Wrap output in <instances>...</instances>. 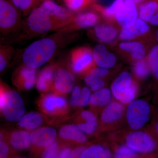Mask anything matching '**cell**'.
Here are the masks:
<instances>
[{"instance_id":"6da1fadb","label":"cell","mask_w":158,"mask_h":158,"mask_svg":"<svg viewBox=\"0 0 158 158\" xmlns=\"http://www.w3.org/2000/svg\"><path fill=\"white\" fill-rule=\"evenodd\" d=\"M57 45L52 38H45L33 42L26 49L23 55L25 65L36 69L43 65L53 56Z\"/></svg>"},{"instance_id":"7a4b0ae2","label":"cell","mask_w":158,"mask_h":158,"mask_svg":"<svg viewBox=\"0 0 158 158\" xmlns=\"http://www.w3.org/2000/svg\"><path fill=\"white\" fill-rule=\"evenodd\" d=\"M0 109L4 118L10 122L19 121L25 112V107L20 95L15 90L6 89L2 84Z\"/></svg>"},{"instance_id":"3957f363","label":"cell","mask_w":158,"mask_h":158,"mask_svg":"<svg viewBox=\"0 0 158 158\" xmlns=\"http://www.w3.org/2000/svg\"><path fill=\"white\" fill-rule=\"evenodd\" d=\"M126 144L137 153L151 154L158 151V137L153 131H134L127 135Z\"/></svg>"},{"instance_id":"277c9868","label":"cell","mask_w":158,"mask_h":158,"mask_svg":"<svg viewBox=\"0 0 158 158\" xmlns=\"http://www.w3.org/2000/svg\"><path fill=\"white\" fill-rule=\"evenodd\" d=\"M111 91L117 101L123 105H127L135 100L138 87L130 73L124 72L113 81Z\"/></svg>"},{"instance_id":"5b68a950","label":"cell","mask_w":158,"mask_h":158,"mask_svg":"<svg viewBox=\"0 0 158 158\" xmlns=\"http://www.w3.org/2000/svg\"><path fill=\"white\" fill-rule=\"evenodd\" d=\"M39 110L51 117H62L67 115L69 106L64 96L55 93L42 94L37 101Z\"/></svg>"},{"instance_id":"8992f818","label":"cell","mask_w":158,"mask_h":158,"mask_svg":"<svg viewBox=\"0 0 158 158\" xmlns=\"http://www.w3.org/2000/svg\"><path fill=\"white\" fill-rule=\"evenodd\" d=\"M150 106L144 100L136 99L129 104L126 113L127 121L134 131L141 129L149 120Z\"/></svg>"},{"instance_id":"52a82bcc","label":"cell","mask_w":158,"mask_h":158,"mask_svg":"<svg viewBox=\"0 0 158 158\" xmlns=\"http://www.w3.org/2000/svg\"><path fill=\"white\" fill-rule=\"evenodd\" d=\"M27 23L30 31L37 34H44L65 26L54 19L41 7L35 8L31 11Z\"/></svg>"},{"instance_id":"ba28073f","label":"cell","mask_w":158,"mask_h":158,"mask_svg":"<svg viewBox=\"0 0 158 158\" xmlns=\"http://www.w3.org/2000/svg\"><path fill=\"white\" fill-rule=\"evenodd\" d=\"M70 62L72 70L75 73H88L93 69L94 65L93 53L88 48L76 49L71 54Z\"/></svg>"},{"instance_id":"9c48e42d","label":"cell","mask_w":158,"mask_h":158,"mask_svg":"<svg viewBox=\"0 0 158 158\" xmlns=\"http://www.w3.org/2000/svg\"><path fill=\"white\" fill-rule=\"evenodd\" d=\"M18 21V13L15 7L6 0H0L1 31L6 33L12 31Z\"/></svg>"},{"instance_id":"30bf717a","label":"cell","mask_w":158,"mask_h":158,"mask_svg":"<svg viewBox=\"0 0 158 158\" xmlns=\"http://www.w3.org/2000/svg\"><path fill=\"white\" fill-rule=\"evenodd\" d=\"M75 81L74 77L69 71L59 68L56 71L52 89L54 93L64 96L72 91Z\"/></svg>"},{"instance_id":"8fae6325","label":"cell","mask_w":158,"mask_h":158,"mask_svg":"<svg viewBox=\"0 0 158 158\" xmlns=\"http://www.w3.org/2000/svg\"><path fill=\"white\" fill-rule=\"evenodd\" d=\"M36 69L25 65L16 70L13 77L15 86L22 90H29L34 87L37 82Z\"/></svg>"},{"instance_id":"7c38bea8","label":"cell","mask_w":158,"mask_h":158,"mask_svg":"<svg viewBox=\"0 0 158 158\" xmlns=\"http://www.w3.org/2000/svg\"><path fill=\"white\" fill-rule=\"evenodd\" d=\"M56 136V131L54 128L39 127L30 134L31 144L39 148H47L55 141Z\"/></svg>"},{"instance_id":"4fadbf2b","label":"cell","mask_w":158,"mask_h":158,"mask_svg":"<svg viewBox=\"0 0 158 158\" xmlns=\"http://www.w3.org/2000/svg\"><path fill=\"white\" fill-rule=\"evenodd\" d=\"M138 10L135 3L125 1L115 15L118 24L123 29L131 27L138 19Z\"/></svg>"},{"instance_id":"5bb4252c","label":"cell","mask_w":158,"mask_h":158,"mask_svg":"<svg viewBox=\"0 0 158 158\" xmlns=\"http://www.w3.org/2000/svg\"><path fill=\"white\" fill-rule=\"evenodd\" d=\"M7 138L9 144L15 149L23 150L31 146L30 134L24 130H13L8 132H1V140Z\"/></svg>"},{"instance_id":"9a60e30c","label":"cell","mask_w":158,"mask_h":158,"mask_svg":"<svg viewBox=\"0 0 158 158\" xmlns=\"http://www.w3.org/2000/svg\"><path fill=\"white\" fill-rule=\"evenodd\" d=\"M124 111V106L120 102H111L102 111L101 122L106 125L116 123L123 117Z\"/></svg>"},{"instance_id":"2e32d148","label":"cell","mask_w":158,"mask_h":158,"mask_svg":"<svg viewBox=\"0 0 158 158\" xmlns=\"http://www.w3.org/2000/svg\"><path fill=\"white\" fill-rule=\"evenodd\" d=\"M40 7L56 20L64 24H68L71 20L69 12L52 0H44Z\"/></svg>"},{"instance_id":"e0dca14e","label":"cell","mask_w":158,"mask_h":158,"mask_svg":"<svg viewBox=\"0 0 158 158\" xmlns=\"http://www.w3.org/2000/svg\"><path fill=\"white\" fill-rule=\"evenodd\" d=\"M59 138L64 141L83 144L88 141V138L77 126L67 124L62 126L59 131Z\"/></svg>"},{"instance_id":"ac0fdd59","label":"cell","mask_w":158,"mask_h":158,"mask_svg":"<svg viewBox=\"0 0 158 158\" xmlns=\"http://www.w3.org/2000/svg\"><path fill=\"white\" fill-rule=\"evenodd\" d=\"M93 54L94 63L99 67L108 69L116 64V56L109 52L105 46L97 45L94 49Z\"/></svg>"},{"instance_id":"d6986e66","label":"cell","mask_w":158,"mask_h":158,"mask_svg":"<svg viewBox=\"0 0 158 158\" xmlns=\"http://www.w3.org/2000/svg\"><path fill=\"white\" fill-rule=\"evenodd\" d=\"M149 30L150 27L147 22L138 18L131 27L122 29L119 34V38L122 40H131L145 35Z\"/></svg>"},{"instance_id":"ffe728a7","label":"cell","mask_w":158,"mask_h":158,"mask_svg":"<svg viewBox=\"0 0 158 158\" xmlns=\"http://www.w3.org/2000/svg\"><path fill=\"white\" fill-rule=\"evenodd\" d=\"M55 65L47 66L40 72L36 82V88L40 92H46L52 89L56 71Z\"/></svg>"},{"instance_id":"44dd1931","label":"cell","mask_w":158,"mask_h":158,"mask_svg":"<svg viewBox=\"0 0 158 158\" xmlns=\"http://www.w3.org/2000/svg\"><path fill=\"white\" fill-rule=\"evenodd\" d=\"M44 115L37 112L27 113L18 123L19 127L27 131H34L44 123L46 118Z\"/></svg>"},{"instance_id":"7402d4cb","label":"cell","mask_w":158,"mask_h":158,"mask_svg":"<svg viewBox=\"0 0 158 158\" xmlns=\"http://www.w3.org/2000/svg\"><path fill=\"white\" fill-rule=\"evenodd\" d=\"M94 32L98 39L107 43L114 41L118 33V30L116 27L108 24L97 26L94 28Z\"/></svg>"},{"instance_id":"603a6c76","label":"cell","mask_w":158,"mask_h":158,"mask_svg":"<svg viewBox=\"0 0 158 158\" xmlns=\"http://www.w3.org/2000/svg\"><path fill=\"white\" fill-rule=\"evenodd\" d=\"M112 92L107 88H103L91 94L89 104L94 108L106 107L112 100Z\"/></svg>"},{"instance_id":"cb8c5ba5","label":"cell","mask_w":158,"mask_h":158,"mask_svg":"<svg viewBox=\"0 0 158 158\" xmlns=\"http://www.w3.org/2000/svg\"><path fill=\"white\" fill-rule=\"evenodd\" d=\"M119 47L122 50L129 53L132 59L137 61L144 59L146 55L145 47L140 42H122L119 44Z\"/></svg>"},{"instance_id":"d4e9b609","label":"cell","mask_w":158,"mask_h":158,"mask_svg":"<svg viewBox=\"0 0 158 158\" xmlns=\"http://www.w3.org/2000/svg\"><path fill=\"white\" fill-rule=\"evenodd\" d=\"M112 154L108 147L96 144L86 148L80 158H112Z\"/></svg>"},{"instance_id":"484cf974","label":"cell","mask_w":158,"mask_h":158,"mask_svg":"<svg viewBox=\"0 0 158 158\" xmlns=\"http://www.w3.org/2000/svg\"><path fill=\"white\" fill-rule=\"evenodd\" d=\"M158 11V0H148L140 5L138 14L141 19L149 23Z\"/></svg>"},{"instance_id":"4316f807","label":"cell","mask_w":158,"mask_h":158,"mask_svg":"<svg viewBox=\"0 0 158 158\" xmlns=\"http://www.w3.org/2000/svg\"><path fill=\"white\" fill-rule=\"evenodd\" d=\"M98 15L92 11L84 12L79 15L74 19L75 27L78 28H88L95 25L98 22Z\"/></svg>"},{"instance_id":"83f0119b","label":"cell","mask_w":158,"mask_h":158,"mask_svg":"<svg viewBox=\"0 0 158 158\" xmlns=\"http://www.w3.org/2000/svg\"><path fill=\"white\" fill-rule=\"evenodd\" d=\"M147 60L151 72L158 84V45L154 46L151 49Z\"/></svg>"},{"instance_id":"f1b7e54d","label":"cell","mask_w":158,"mask_h":158,"mask_svg":"<svg viewBox=\"0 0 158 158\" xmlns=\"http://www.w3.org/2000/svg\"><path fill=\"white\" fill-rule=\"evenodd\" d=\"M133 70L135 76L142 80L148 77L151 72L147 60L144 59L137 61L133 66Z\"/></svg>"},{"instance_id":"f546056e","label":"cell","mask_w":158,"mask_h":158,"mask_svg":"<svg viewBox=\"0 0 158 158\" xmlns=\"http://www.w3.org/2000/svg\"><path fill=\"white\" fill-rule=\"evenodd\" d=\"M124 2V0H115L109 7L103 9H101L100 7L99 9L105 17L109 19H112L115 18L116 13Z\"/></svg>"},{"instance_id":"4dcf8cb0","label":"cell","mask_w":158,"mask_h":158,"mask_svg":"<svg viewBox=\"0 0 158 158\" xmlns=\"http://www.w3.org/2000/svg\"><path fill=\"white\" fill-rule=\"evenodd\" d=\"M113 158H138V153L126 144H123L116 148Z\"/></svg>"},{"instance_id":"1f68e13d","label":"cell","mask_w":158,"mask_h":158,"mask_svg":"<svg viewBox=\"0 0 158 158\" xmlns=\"http://www.w3.org/2000/svg\"><path fill=\"white\" fill-rule=\"evenodd\" d=\"M60 144L58 140L55 141L46 148L43 152L42 158H57L60 152Z\"/></svg>"},{"instance_id":"d6a6232c","label":"cell","mask_w":158,"mask_h":158,"mask_svg":"<svg viewBox=\"0 0 158 158\" xmlns=\"http://www.w3.org/2000/svg\"><path fill=\"white\" fill-rule=\"evenodd\" d=\"M12 49L9 48H1L0 53V71L2 72L7 66L9 62V56H11Z\"/></svg>"},{"instance_id":"836d02e7","label":"cell","mask_w":158,"mask_h":158,"mask_svg":"<svg viewBox=\"0 0 158 158\" xmlns=\"http://www.w3.org/2000/svg\"><path fill=\"white\" fill-rule=\"evenodd\" d=\"M80 116L82 120L85 121V123L98 126L97 118L93 112L89 110H84L81 113Z\"/></svg>"},{"instance_id":"e575fe53","label":"cell","mask_w":158,"mask_h":158,"mask_svg":"<svg viewBox=\"0 0 158 158\" xmlns=\"http://www.w3.org/2000/svg\"><path fill=\"white\" fill-rule=\"evenodd\" d=\"M65 5L69 9L77 11L83 8L89 2V0H64Z\"/></svg>"},{"instance_id":"d590c367","label":"cell","mask_w":158,"mask_h":158,"mask_svg":"<svg viewBox=\"0 0 158 158\" xmlns=\"http://www.w3.org/2000/svg\"><path fill=\"white\" fill-rule=\"evenodd\" d=\"M91 96V91L88 87H85L81 90L79 102V107H83L89 104Z\"/></svg>"},{"instance_id":"8d00e7d4","label":"cell","mask_w":158,"mask_h":158,"mask_svg":"<svg viewBox=\"0 0 158 158\" xmlns=\"http://www.w3.org/2000/svg\"><path fill=\"white\" fill-rule=\"evenodd\" d=\"M87 74L94 78L103 79L108 75L109 71L106 69L98 67L92 69Z\"/></svg>"},{"instance_id":"74e56055","label":"cell","mask_w":158,"mask_h":158,"mask_svg":"<svg viewBox=\"0 0 158 158\" xmlns=\"http://www.w3.org/2000/svg\"><path fill=\"white\" fill-rule=\"evenodd\" d=\"M77 126L85 134L89 135L94 134L96 132L98 127V126L94 125L85 122H79Z\"/></svg>"},{"instance_id":"f35d334b","label":"cell","mask_w":158,"mask_h":158,"mask_svg":"<svg viewBox=\"0 0 158 158\" xmlns=\"http://www.w3.org/2000/svg\"><path fill=\"white\" fill-rule=\"evenodd\" d=\"M81 90L79 86H76L73 88L70 100L71 106L73 107H79V100L81 97Z\"/></svg>"},{"instance_id":"ab89813d","label":"cell","mask_w":158,"mask_h":158,"mask_svg":"<svg viewBox=\"0 0 158 158\" xmlns=\"http://www.w3.org/2000/svg\"><path fill=\"white\" fill-rule=\"evenodd\" d=\"M13 5L23 11H27L32 6L34 0H11Z\"/></svg>"},{"instance_id":"60d3db41","label":"cell","mask_w":158,"mask_h":158,"mask_svg":"<svg viewBox=\"0 0 158 158\" xmlns=\"http://www.w3.org/2000/svg\"><path fill=\"white\" fill-rule=\"evenodd\" d=\"M9 152L8 144L4 141H1L0 142V157L8 158Z\"/></svg>"},{"instance_id":"b9f144b4","label":"cell","mask_w":158,"mask_h":158,"mask_svg":"<svg viewBox=\"0 0 158 158\" xmlns=\"http://www.w3.org/2000/svg\"><path fill=\"white\" fill-rule=\"evenodd\" d=\"M86 148L85 146H78L73 150L70 153L69 156L67 158H80L81 154L83 152L84 149Z\"/></svg>"},{"instance_id":"7bdbcfd3","label":"cell","mask_w":158,"mask_h":158,"mask_svg":"<svg viewBox=\"0 0 158 158\" xmlns=\"http://www.w3.org/2000/svg\"><path fill=\"white\" fill-rule=\"evenodd\" d=\"M72 151L70 147H64L60 150L57 158H67Z\"/></svg>"},{"instance_id":"ee69618b","label":"cell","mask_w":158,"mask_h":158,"mask_svg":"<svg viewBox=\"0 0 158 158\" xmlns=\"http://www.w3.org/2000/svg\"><path fill=\"white\" fill-rule=\"evenodd\" d=\"M152 130L158 137V115L153 123Z\"/></svg>"},{"instance_id":"f6af8a7d","label":"cell","mask_w":158,"mask_h":158,"mask_svg":"<svg viewBox=\"0 0 158 158\" xmlns=\"http://www.w3.org/2000/svg\"><path fill=\"white\" fill-rule=\"evenodd\" d=\"M150 23L154 26H158V11L152 18Z\"/></svg>"},{"instance_id":"bcb514c9","label":"cell","mask_w":158,"mask_h":158,"mask_svg":"<svg viewBox=\"0 0 158 158\" xmlns=\"http://www.w3.org/2000/svg\"><path fill=\"white\" fill-rule=\"evenodd\" d=\"M125 1L131 2L135 3V4H136L142 2H144V0H125Z\"/></svg>"},{"instance_id":"7dc6e473","label":"cell","mask_w":158,"mask_h":158,"mask_svg":"<svg viewBox=\"0 0 158 158\" xmlns=\"http://www.w3.org/2000/svg\"><path fill=\"white\" fill-rule=\"evenodd\" d=\"M156 38L158 42V30L157 31L156 33Z\"/></svg>"},{"instance_id":"c3c4849f","label":"cell","mask_w":158,"mask_h":158,"mask_svg":"<svg viewBox=\"0 0 158 158\" xmlns=\"http://www.w3.org/2000/svg\"><path fill=\"white\" fill-rule=\"evenodd\" d=\"M148 158H157V157H156V156H150L149 157H148Z\"/></svg>"},{"instance_id":"681fc988","label":"cell","mask_w":158,"mask_h":158,"mask_svg":"<svg viewBox=\"0 0 158 158\" xmlns=\"http://www.w3.org/2000/svg\"><path fill=\"white\" fill-rule=\"evenodd\" d=\"M24 158L19 157H15V158Z\"/></svg>"},{"instance_id":"f907efd6","label":"cell","mask_w":158,"mask_h":158,"mask_svg":"<svg viewBox=\"0 0 158 158\" xmlns=\"http://www.w3.org/2000/svg\"><path fill=\"white\" fill-rule=\"evenodd\" d=\"M0 158H8L6 157H0Z\"/></svg>"},{"instance_id":"816d5d0a","label":"cell","mask_w":158,"mask_h":158,"mask_svg":"<svg viewBox=\"0 0 158 158\" xmlns=\"http://www.w3.org/2000/svg\"><path fill=\"white\" fill-rule=\"evenodd\" d=\"M90 0H89V2H90Z\"/></svg>"}]
</instances>
